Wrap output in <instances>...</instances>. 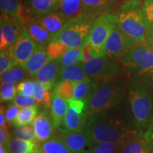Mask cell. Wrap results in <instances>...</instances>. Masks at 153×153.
I'll return each instance as SVG.
<instances>
[{
    "instance_id": "6da1fadb",
    "label": "cell",
    "mask_w": 153,
    "mask_h": 153,
    "mask_svg": "<svg viewBox=\"0 0 153 153\" xmlns=\"http://www.w3.org/2000/svg\"><path fill=\"white\" fill-rule=\"evenodd\" d=\"M133 116L128 108L120 103L105 111L90 115L87 131L96 144L114 143L123 145L143 135V130Z\"/></svg>"
},
{
    "instance_id": "7a4b0ae2",
    "label": "cell",
    "mask_w": 153,
    "mask_h": 153,
    "mask_svg": "<svg viewBox=\"0 0 153 153\" xmlns=\"http://www.w3.org/2000/svg\"><path fill=\"white\" fill-rule=\"evenodd\" d=\"M116 24L137 44L143 43L150 24L145 16L141 0H128L115 13Z\"/></svg>"
},
{
    "instance_id": "3957f363",
    "label": "cell",
    "mask_w": 153,
    "mask_h": 153,
    "mask_svg": "<svg viewBox=\"0 0 153 153\" xmlns=\"http://www.w3.org/2000/svg\"><path fill=\"white\" fill-rule=\"evenodd\" d=\"M98 17L83 12L66 23L62 31L53 41H62L69 48H82L89 41Z\"/></svg>"
},
{
    "instance_id": "277c9868",
    "label": "cell",
    "mask_w": 153,
    "mask_h": 153,
    "mask_svg": "<svg viewBox=\"0 0 153 153\" xmlns=\"http://www.w3.org/2000/svg\"><path fill=\"white\" fill-rule=\"evenodd\" d=\"M125 91L124 85L116 77L99 82L87 102L89 114H99L119 104L125 95Z\"/></svg>"
},
{
    "instance_id": "5b68a950",
    "label": "cell",
    "mask_w": 153,
    "mask_h": 153,
    "mask_svg": "<svg viewBox=\"0 0 153 153\" xmlns=\"http://www.w3.org/2000/svg\"><path fill=\"white\" fill-rule=\"evenodd\" d=\"M129 99L133 117L142 129L145 130L153 116V94L150 87L133 82L129 88Z\"/></svg>"
},
{
    "instance_id": "8992f818",
    "label": "cell",
    "mask_w": 153,
    "mask_h": 153,
    "mask_svg": "<svg viewBox=\"0 0 153 153\" xmlns=\"http://www.w3.org/2000/svg\"><path fill=\"white\" fill-rule=\"evenodd\" d=\"M123 65L140 75L153 71V48L145 42L139 43L120 60Z\"/></svg>"
},
{
    "instance_id": "52a82bcc",
    "label": "cell",
    "mask_w": 153,
    "mask_h": 153,
    "mask_svg": "<svg viewBox=\"0 0 153 153\" xmlns=\"http://www.w3.org/2000/svg\"><path fill=\"white\" fill-rule=\"evenodd\" d=\"M116 24L115 13H106L98 17L89 38L96 57L106 55L105 44Z\"/></svg>"
},
{
    "instance_id": "ba28073f",
    "label": "cell",
    "mask_w": 153,
    "mask_h": 153,
    "mask_svg": "<svg viewBox=\"0 0 153 153\" xmlns=\"http://www.w3.org/2000/svg\"><path fill=\"white\" fill-rule=\"evenodd\" d=\"M68 109L61 132H79L87 130L89 114L87 103L72 98L68 101Z\"/></svg>"
},
{
    "instance_id": "9c48e42d",
    "label": "cell",
    "mask_w": 153,
    "mask_h": 153,
    "mask_svg": "<svg viewBox=\"0 0 153 153\" xmlns=\"http://www.w3.org/2000/svg\"><path fill=\"white\" fill-rule=\"evenodd\" d=\"M137 45L116 24L105 44V53L107 57L113 60H121Z\"/></svg>"
},
{
    "instance_id": "30bf717a",
    "label": "cell",
    "mask_w": 153,
    "mask_h": 153,
    "mask_svg": "<svg viewBox=\"0 0 153 153\" xmlns=\"http://www.w3.org/2000/svg\"><path fill=\"white\" fill-rule=\"evenodd\" d=\"M83 69L87 78L99 82L116 78L119 71L116 63L106 55L94 57L85 63Z\"/></svg>"
},
{
    "instance_id": "8fae6325",
    "label": "cell",
    "mask_w": 153,
    "mask_h": 153,
    "mask_svg": "<svg viewBox=\"0 0 153 153\" xmlns=\"http://www.w3.org/2000/svg\"><path fill=\"white\" fill-rule=\"evenodd\" d=\"M0 28V48L5 51L12 47L20 37L24 20L22 16L6 17L1 16Z\"/></svg>"
},
{
    "instance_id": "7c38bea8",
    "label": "cell",
    "mask_w": 153,
    "mask_h": 153,
    "mask_svg": "<svg viewBox=\"0 0 153 153\" xmlns=\"http://www.w3.org/2000/svg\"><path fill=\"white\" fill-rule=\"evenodd\" d=\"M38 45L30 37L24 26L20 37L16 43L5 52L10 57L14 65H22L35 52Z\"/></svg>"
},
{
    "instance_id": "4fadbf2b",
    "label": "cell",
    "mask_w": 153,
    "mask_h": 153,
    "mask_svg": "<svg viewBox=\"0 0 153 153\" xmlns=\"http://www.w3.org/2000/svg\"><path fill=\"white\" fill-rule=\"evenodd\" d=\"M60 136L72 153H91L97 145L87 130L79 132H63Z\"/></svg>"
},
{
    "instance_id": "5bb4252c",
    "label": "cell",
    "mask_w": 153,
    "mask_h": 153,
    "mask_svg": "<svg viewBox=\"0 0 153 153\" xmlns=\"http://www.w3.org/2000/svg\"><path fill=\"white\" fill-rule=\"evenodd\" d=\"M32 126L35 131L36 141L38 142L43 143L55 137V130L56 128L51 114H49L46 110L37 115Z\"/></svg>"
},
{
    "instance_id": "9a60e30c",
    "label": "cell",
    "mask_w": 153,
    "mask_h": 153,
    "mask_svg": "<svg viewBox=\"0 0 153 153\" xmlns=\"http://www.w3.org/2000/svg\"><path fill=\"white\" fill-rule=\"evenodd\" d=\"M62 67L58 60L48 61L33 76L36 80L45 84L50 88L56 86Z\"/></svg>"
},
{
    "instance_id": "2e32d148",
    "label": "cell",
    "mask_w": 153,
    "mask_h": 153,
    "mask_svg": "<svg viewBox=\"0 0 153 153\" xmlns=\"http://www.w3.org/2000/svg\"><path fill=\"white\" fill-rule=\"evenodd\" d=\"M24 26L37 45L45 46L53 41V38L35 17H28L24 21Z\"/></svg>"
},
{
    "instance_id": "e0dca14e",
    "label": "cell",
    "mask_w": 153,
    "mask_h": 153,
    "mask_svg": "<svg viewBox=\"0 0 153 153\" xmlns=\"http://www.w3.org/2000/svg\"><path fill=\"white\" fill-rule=\"evenodd\" d=\"M35 18L37 19L38 22L51 34L53 40L62 31L68 22L58 10L41 15Z\"/></svg>"
},
{
    "instance_id": "ac0fdd59",
    "label": "cell",
    "mask_w": 153,
    "mask_h": 153,
    "mask_svg": "<svg viewBox=\"0 0 153 153\" xmlns=\"http://www.w3.org/2000/svg\"><path fill=\"white\" fill-rule=\"evenodd\" d=\"M50 60L47 48L45 46L38 45L33 55L22 66L28 74L34 76Z\"/></svg>"
},
{
    "instance_id": "d6986e66",
    "label": "cell",
    "mask_w": 153,
    "mask_h": 153,
    "mask_svg": "<svg viewBox=\"0 0 153 153\" xmlns=\"http://www.w3.org/2000/svg\"><path fill=\"white\" fill-rule=\"evenodd\" d=\"M24 7L26 11L24 12L27 16L37 17L57 11L59 4L53 0H27Z\"/></svg>"
},
{
    "instance_id": "ffe728a7",
    "label": "cell",
    "mask_w": 153,
    "mask_h": 153,
    "mask_svg": "<svg viewBox=\"0 0 153 153\" xmlns=\"http://www.w3.org/2000/svg\"><path fill=\"white\" fill-rule=\"evenodd\" d=\"M68 109V101L57 94L55 89L52 92L51 116L55 128L61 131L64 125V120Z\"/></svg>"
},
{
    "instance_id": "44dd1931",
    "label": "cell",
    "mask_w": 153,
    "mask_h": 153,
    "mask_svg": "<svg viewBox=\"0 0 153 153\" xmlns=\"http://www.w3.org/2000/svg\"><path fill=\"white\" fill-rule=\"evenodd\" d=\"M116 0H82L83 11L99 17L106 14Z\"/></svg>"
},
{
    "instance_id": "7402d4cb",
    "label": "cell",
    "mask_w": 153,
    "mask_h": 153,
    "mask_svg": "<svg viewBox=\"0 0 153 153\" xmlns=\"http://www.w3.org/2000/svg\"><path fill=\"white\" fill-rule=\"evenodd\" d=\"M99 82L90 79H86L83 81L76 82L74 86L73 98L88 102L94 93Z\"/></svg>"
},
{
    "instance_id": "603a6c76",
    "label": "cell",
    "mask_w": 153,
    "mask_h": 153,
    "mask_svg": "<svg viewBox=\"0 0 153 153\" xmlns=\"http://www.w3.org/2000/svg\"><path fill=\"white\" fill-rule=\"evenodd\" d=\"M83 67L84 63L79 62L72 65L62 68L59 76L58 83L64 80H68L76 83L88 79L84 72Z\"/></svg>"
},
{
    "instance_id": "cb8c5ba5",
    "label": "cell",
    "mask_w": 153,
    "mask_h": 153,
    "mask_svg": "<svg viewBox=\"0 0 153 153\" xmlns=\"http://www.w3.org/2000/svg\"><path fill=\"white\" fill-rule=\"evenodd\" d=\"M58 11L68 22L84 12L82 0H60Z\"/></svg>"
},
{
    "instance_id": "d4e9b609",
    "label": "cell",
    "mask_w": 153,
    "mask_h": 153,
    "mask_svg": "<svg viewBox=\"0 0 153 153\" xmlns=\"http://www.w3.org/2000/svg\"><path fill=\"white\" fill-rule=\"evenodd\" d=\"M33 97L38 105H42L45 108H51L52 106V93L51 88L38 80H34Z\"/></svg>"
},
{
    "instance_id": "484cf974",
    "label": "cell",
    "mask_w": 153,
    "mask_h": 153,
    "mask_svg": "<svg viewBox=\"0 0 153 153\" xmlns=\"http://www.w3.org/2000/svg\"><path fill=\"white\" fill-rule=\"evenodd\" d=\"M152 145L143 137L132 140L120 147L119 153H150Z\"/></svg>"
},
{
    "instance_id": "4316f807",
    "label": "cell",
    "mask_w": 153,
    "mask_h": 153,
    "mask_svg": "<svg viewBox=\"0 0 153 153\" xmlns=\"http://www.w3.org/2000/svg\"><path fill=\"white\" fill-rule=\"evenodd\" d=\"M43 153H72L61 136H55L42 143Z\"/></svg>"
},
{
    "instance_id": "83f0119b",
    "label": "cell",
    "mask_w": 153,
    "mask_h": 153,
    "mask_svg": "<svg viewBox=\"0 0 153 153\" xmlns=\"http://www.w3.org/2000/svg\"><path fill=\"white\" fill-rule=\"evenodd\" d=\"M1 16L9 17L22 16L24 7L19 0H0Z\"/></svg>"
},
{
    "instance_id": "f1b7e54d",
    "label": "cell",
    "mask_w": 153,
    "mask_h": 153,
    "mask_svg": "<svg viewBox=\"0 0 153 153\" xmlns=\"http://www.w3.org/2000/svg\"><path fill=\"white\" fill-rule=\"evenodd\" d=\"M38 106L28 107V108H21L18 116L13 122L16 127L21 126H28L33 124L34 120L38 115Z\"/></svg>"
},
{
    "instance_id": "f546056e",
    "label": "cell",
    "mask_w": 153,
    "mask_h": 153,
    "mask_svg": "<svg viewBox=\"0 0 153 153\" xmlns=\"http://www.w3.org/2000/svg\"><path fill=\"white\" fill-rule=\"evenodd\" d=\"M38 148L36 142L23 140L20 139L11 140L7 153H26L35 152Z\"/></svg>"
},
{
    "instance_id": "4dcf8cb0",
    "label": "cell",
    "mask_w": 153,
    "mask_h": 153,
    "mask_svg": "<svg viewBox=\"0 0 153 153\" xmlns=\"http://www.w3.org/2000/svg\"><path fill=\"white\" fill-rule=\"evenodd\" d=\"M26 70L22 65H16L11 70L1 74V82H11L16 83L26 79L27 76Z\"/></svg>"
},
{
    "instance_id": "1f68e13d",
    "label": "cell",
    "mask_w": 153,
    "mask_h": 153,
    "mask_svg": "<svg viewBox=\"0 0 153 153\" xmlns=\"http://www.w3.org/2000/svg\"><path fill=\"white\" fill-rule=\"evenodd\" d=\"M69 49L68 45L62 41H52L47 47L50 60H55L61 58Z\"/></svg>"
},
{
    "instance_id": "d6a6232c",
    "label": "cell",
    "mask_w": 153,
    "mask_h": 153,
    "mask_svg": "<svg viewBox=\"0 0 153 153\" xmlns=\"http://www.w3.org/2000/svg\"><path fill=\"white\" fill-rule=\"evenodd\" d=\"M81 57L82 48H70L61 58L58 59V60L62 68H65L81 62Z\"/></svg>"
},
{
    "instance_id": "836d02e7",
    "label": "cell",
    "mask_w": 153,
    "mask_h": 153,
    "mask_svg": "<svg viewBox=\"0 0 153 153\" xmlns=\"http://www.w3.org/2000/svg\"><path fill=\"white\" fill-rule=\"evenodd\" d=\"M75 84V82H74L64 80V81L59 82L55 86V91H56L57 94L60 96V97L68 101L73 98Z\"/></svg>"
},
{
    "instance_id": "e575fe53",
    "label": "cell",
    "mask_w": 153,
    "mask_h": 153,
    "mask_svg": "<svg viewBox=\"0 0 153 153\" xmlns=\"http://www.w3.org/2000/svg\"><path fill=\"white\" fill-rule=\"evenodd\" d=\"M14 135L17 139L31 141V142H37L33 126H21L16 127Z\"/></svg>"
},
{
    "instance_id": "d590c367",
    "label": "cell",
    "mask_w": 153,
    "mask_h": 153,
    "mask_svg": "<svg viewBox=\"0 0 153 153\" xmlns=\"http://www.w3.org/2000/svg\"><path fill=\"white\" fill-rule=\"evenodd\" d=\"M16 88L15 84L11 82H1V101H11L15 99L16 94Z\"/></svg>"
},
{
    "instance_id": "8d00e7d4",
    "label": "cell",
    "mask_w": 153,
    "mask_h": 153,
    "mask_svg": "<svg viewBox=\"0 0 153 153\" xmlns=\"http://www.w3.org/2000/svg\"><path fill=\"white\" fill-rule=\"evenodd\" d=\"M122 145L114 143H101L96 145L91 153H119Z\"/></svg>"
},
{
    "instance_id": "74e56055",
    "label": "cell",
    "mask_w": 153,
    "mask_h": 153,
    "mask_svg": "<svg viewBox=\"0 0 153 153\" xmlns=\"http://www.w3.org/2000/svg\"><path fill=\"white\" fill-rule=\"evenodd\" d=\"M14 104L20 108H24L35 106L37 104V103L33 96H27L22 94H18L14 99Z\"/></svg>"
},
{
    "instance_id": "f35d334b",
    "label": "cell",
    "mask_w": 153,
    "mask_h": 153,
    "mask_svg": "<svg viewBox=\"0 0 153 153\" xmlns=\"http://www.w3.org/2000/svg\"><path fill=\"white\" fill-rule=\"evenodd\" d=\"M16 91L18 94L27 96H33L34 93V85L33 82L30 80H24L19 82L16 87Z\"/></svg>"
},
{
    "instance_id": "ab89813d",
    "label": "cell",
    "mask_w": 153,
    "mask_h": 153,
    "mask_svg": "<svg viewBox=\"0 0 153 153\" xmlns=\"http://www.w3.org/2000/svg\"><path fill=\"white\" fill-rule=\"evenodd\" d=\"M15 65L10 57L5 51H1L0 53V73L2 74L8 70H11Z\"/></svg>"
},
{
    "instance_id": "60d3db41",
    "label": "cell",
    "mask_w": 153,
    "mask_h": 153,
    "mask_svg": "<svg viewBox=\"0 0 153 153\" xmlns=\"http://www.w3.org/2000/svg\"><path fill=\"white\" fill-rule=\"evenodd\" d=\"M95 55L94 53V50L91 47V45L89 41L86 43L82 47V57L81 62L85 63L90 62L91 60L94 58Z\"/></svg>"
},
{
    "instance_id": "b9f144b4",
    "label": "cell",
    "mask_w": 153,
    "mask_h": 153,
    "mask_svg": "<svg viewBox=\"0 0 153 153\" xmlns=\"http://www.w3.org/2000/svg\"><path fill=\"white\" fill-rule=\"evenodd\" d=\"M143 10L148 22L153 24V0H144Z\"/></svg>"
},
{
    "instance_id": "7bdbcfd3",
    "label": "cell",
    "mask_w": 153,
    "mask_h": 153,
    "mask_svg": "<svg viewBox=\"0 0 153 153\" xmlns=\"http://www.w3.org/2000/svg\"><path fill=\"white\" fill-rule=\"evenodd\" d=\"M20 110L21 108L14 104L9 107L5 112V117L7 122H8V123L14 122V120L16 118L17 116H18Z\"/></svg>"
},
{
    "instance_id": "ee69618b",
    "label": "cell",
    "mask_w": 153,
    "mask_h": 153,
    "mask_svg": "<svg viewBox=\"0 0 153 153\" xmlns=\"http://www.w3.org/2000/svg\"><path fill=\"white\" fill-rule=\"evenodd\" d=\"M11 141V137L9 133L8 129H0V143H1V145H3V147L7 151V153L9 150Z\"/></svg>"
},
{
    "instance_id": "f6af8a7d",
    "label": "cell",
    "mask_w": 153,
    "mask_h": 153,
    "mask_svg": "<svg viewBox=\"0 0 153 153\" xmlns=\"http://www.w3.org/2000/svg\"><path fill=\"white\" fill-rule=\"evenodd\" d=\"M143 137L148 142L150 143V144L152 145L153 148V116L151 118L148 126L145 129V131L143 133Z\"/></svg>"
},
{
    "instance_id": "bcb514c9",
    "label": "cell",
    "mask_w": 153,
    "mask_h": 153,
    "mask_svg": "<svg viewBox=\"0 0 153 153\" xmlns=\"http://www.w3.org/2000/svg\"><path fill=\"white\" fill-rule=\"evenodd\" d=\"M145 42L148 44L149 46L153 48V24L150 25L148 34H147L146 40H145Z\"/></svg>"
},
{
    "instance_id": "7dc6e473",
    "label": "cell",
    "mask_w": 153,
    "mask_h": 153,
    "mask_svg": "<svg viewBox=\"0 0 153 153\" xmlns=\"http://www.w3.org/2000/svg\"><path fill=\"white\" fill-rule=\"evenodd\" d=\"M7 120H6L5 117V113L4 112L3 107H1V112H0V127L1 128L8 129V127L7 126V123H6Z\"/></svg>"
},
{
    "instance_id": "c3c4849f",
    "label": "cell",
    "mask_w": 153,
    "mask_h": 153,
    "mask_svg": "<svg viewBox=\"0 0 153 153\" xmlns=\"http://www.w3.org/2000/svg\"><path fill=\"white\" fill-rule=\"evenodd\" d=\"M36 153H43V152H42V150H41V147H39V148H38L37 151H36Z\"/></svg>"
},
{
    "instance_id": "681fc988",
    "label": "cell",
    "mask_w": 153,
    "mask_h": 153,
    "mask_svg": "<svg viewBox=\"0 0 153 153\" xmlns=\"http://www.w3.org/2000/svg\"><path fill=\"white\" fill-rule=\"evenodd\" d=\"M53 1H54L55 3H56V4H59L60 5V0H53Z\"/></svg>"
},
{
    "instance_id": "f907efd6",
    "label": "cell",
    "mask_w": 153,
    "mask_h": 153,
    "mask_svg": "<svg viewBox=\"0 0 153 153\" xmlns=\"http://www.w3.org/2000/svg\"><path fill=\"white\" fill-rule=\"evenodd\" d=\"M38 148H39V147H38ZM38 148H37V150L38 149ZM37 150H36L35 152H26V153H36V151H37Z\"/></svg>"
},
{
    "instance_id": "816d5d0a",
    "label": "cell",
    "mask_w": 153,
    "mask_h": 153,
    "mask_svg": "<svg viewBox=\"0 0 153 153\" xmlns=\"http://www.w3.org/2000/svg\"><path fill=\"white\" fill-rule=\"evenodd\" d=\"M152 79H153V71H152Z\"/></svg>"
},
{
    "instance_id": "f5cc1de1",
    "label": "cell",
    "mask_w": 153,
    "mask_h": 153,
    "mask_svg": "<svg viewBox=\"0 0 153 153\" xmlns=\"http://www.w3.org/2000/svg\"><path fill=\"white\" fill-rule=\"evenodd\" d=\"M152 153H153V152H152Z\"/></svg>"
}]
</instances>
